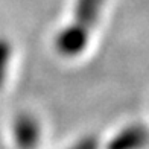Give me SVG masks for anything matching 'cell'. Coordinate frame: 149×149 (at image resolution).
Returning <instances> with one entry per match:
<instances>
[{"label": "cell", "instance_id": "1", "mask_svg": "<svg viewBox=\"0 0 149 149\" xmlns=\"http://www.w3.org/2000/svg\"><path fill=\"white\" fill-rule=\"evenodd\" d=\"M105 0H74L72 20L55 37V49L63 58H78L87 50Z\"/></svg>", "mask_w": 149, "mask_h": 149}, {"label": "cell", "instance_id": "2", "mask_svg": "<svg viewBox=\"0 0 149 149\" xmlns=\"http://www.w3.org/2000/svg\"><path fill=\"white\" fill-rule=\"evenodd\" d=\"M12 137L20 149H35L41 139L40 120L31 113H22L12 123Z\"/></svg>", "mask_w": 149, "mask_h": 149}, {"label": "cell", "instance_id": "3", "mask_svg": "<svg viewBox=\"0 0 149 149\" xmlns=\"http://www.w3.org/2000/svg\"><path fill=\"white\" fill-rule=\"evenodd\" d=\"M149 140L148 131L141 126H131L116 135L108 145V149H141Z\"/></svg>", "mask_w": 149, "mask_h": 149}, {"label": "cell", "instance_id": "4", "mask_svg": "<svg viewBox=\"0 0 149 149\" xmlns=\"http://www.w3.org/2000/svg\"><path fill=\"white\" fill-rule=\"evenodd\" d=\"M12 46L6 38H0V91L8 81L11 64H12Z\"/></svg>", "mask_w": 149, "mask_h": 149}, {"label": "cell", "instance_id": "5", "mask_svg": "<svg viewBox=\"0 0 149 149\" xmlns=\"http://www.w3.org/2000/svg\"><path fill=\"white\" fill-rule=\"evenodd\" d=\"M72 149H97V143L93 137L84 139L82 141H79L78 145H74Z\"/></svg>", "mask_w": 149, "mask_h": 149}]
</instances>
